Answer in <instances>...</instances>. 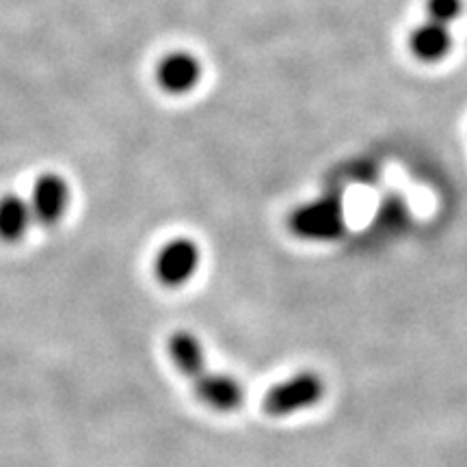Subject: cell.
<instances>
[{
  "instance_id": "cell-1",
  "label": "cell",
  "mask_w": 467,
  "mask_h": 467,
  "mask_svg": "<svg viewBox=\"0 0 467 467\" xmlns=\"http://www.w3.org/2000/svg\"><path fill=\"white\" fill-rule=\"evenodd\" d=\"M325 396V381L317 372H299V375L285 379L273 385L265 396L262 409L273 418H285L290 413L303 411L318 405Z\"/></svg>"
},
{
  "instance_id": "cell-2",
  "label": "cell",
  "mask_w": 467,
  "mask_h": 467,
  "mask_svg": "<svg viewBox=\"0 0 467 467\" xmlns=\"http://www.w3.org/2000/svg\"><path fill=\"white\" fill-rule=\"evenodd\" d=\"M290 230L306 241H334L344 232V208L336 197L303 203L290 214Z\"/></svg>"
},
{
  "instance_id": "cell-3",
  "label": "cell",
  "mask_w": 467,
  "mask_h": 467,
  "mask_svg": "<svg viewBox=\"0 0 467 467\" xmlns=\"http://www.w3.org/2000/svg\"><path fill=\"white\" fill-rule=\"evenodd\" d=\"M200 247L191 238H173L159 251L154 262L156 279L167 288H180L191 282L200 268Z\"/></svg>"
},
{
  "instance_id": "cell-4",
  "label": "cell",
  "mask_w": 467,
  "mask_h": 467,
  "mask_svg": "<svg viewBox=\"0 0 467 467\" xmlns=\"http://www.w3.org/2000/svg\"><path fill=\"white\" fill-rule=\"evenodd\" d=\"M69 200H72V189H69L67 180L58 173H44L33 184V192L28 197L35 223L48 227L57 225L66 217Z\"/></svg>"
},
{
  "instance_id": "cell-5",
  "label": "cell",
  "mask_w": 467,
  "mask_h": 467,
  "mask_svg": "<svg viewBox=\"0 0 467 467\" xmlns=\"http://www.w3.org/2000/svg\"><path fill=\"white\" fill-rule=\"evenodd\" d=\"M156 80H159L161 89L171 93V96L191 93L202 80L200 58L186 50L169 52L156 67Z\"/></svg>"
},
{
  "instance_id": "cell-6",
  "label": "cell",
  "mask_w": 467,
  "mask_h": 467,
  "mask_svg": "<svg viewBox=\"0 0 467 467\" xmlns=\"http://www.w3.org/2000/svg\"><path fill=\"white\" fill-rule=\"evenodd\" d=\"M192 385H195L197 399L214 411H236L244 400L243 385L234 377L221 375V372L206 370L200 379L192 381Z\"/></svg>"
},
{
  "instance_id": "cell-7",
  "label": "cell",
  "mask_w": 467,
  "mask_h": 467,
  "mask_svg": "<svg viewBox=\"0 0 467 467\" xmlns=\"http://www.w3.org/2000/svg\"><path fill=\"white\" fill-rule=\"evenodd\" d=\"M409 50L422 63H437L452 50V33L448 26L426 20L409 35Z\"/></svg>"
},
{
  "instance_id": "cell-8",
  "label": "cell",
  "mask_w": 467,
  "mask_h": 467,
  "mask_svg": "<svg viewBox=\"0 0 467 467\" xmlns=\"http://www.w3.org/2000/svg\"><path fill=\"white\" fill-rule=\"evenodd\" d=\"M169 358H171L173 366L189 377L191 381L200 379L206 372V355H203L202 342L191 331H175L167 340Z\"/></svg>"
},
{
  "instance_id": "cell-9",
  "label": "cell",
  "mask_w": 467,
  "mask_h": 467,
  "mask_svg": "<svg viewBox=\"0 0 467 467\" xmlns=\"http://www.w3.org/2000/svg\"><path fill=\"white\" fill-rule=\"evenodd\" d=\"M33 223L35 217L26 197L14 192L0 197V241L20 243Z\"/></svg>"
},
{
  "instance_id": "cell-10",
  "label": "cell",
  "mask_w": 467,
  "mask_h": 467,
  "mask_svg": "<svg viewBox=\"0 0 467 467\" xmlns=\"http://www.w3.org/2000/svg\"><path fill=\"white\" fill-rule=\"evenodd\" d=\"M463 11V0H426V17L437 25L451 26Z\"/></svg>"
}]
</instances>
